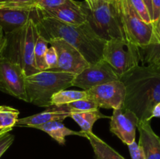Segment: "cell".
I'll list each match as a JSON object with an SVG mask.
<instances>
[{"instance_id": "obj_12", "label": "cell", "mask_w": 160, "mask_h": 159, "mask_svg": "<svg viewBox=\"0 0 160 159\" xmlns=\"http://www.w3.org/2000/svg\"><path fill=\"white\" fill-rule=\"evenodd\" d=\"M38 18L34 3H12L6 7L0 8V26L4 34H9L23 26L30 18Z\"/></svg>"}, {"instance_id": "obj_5", "label": "cell", "mask_w": 160, "mask_h": 159, "mask_svg": "<svg viewBox=\"0 0 160 159\" xmlns=\"http://www.w3.org/2000/svg\"><path fill=\"white\" fill-rule=\"evenodd\" d=\"M74 76L72 73L48 70L26 76L27 102L38 107H50L52 97L60 90L72 87Z\"/></svg>"}, {"instance_id": "obj_25", "label": "cell", "mask_w": 160, "mask_h": 159, "mask_svg": "<svg viewBox=\"0 0 160 159\" xmlns=\"http://www.w3.org/2000/svg\"><path fill=\"white\" fill-rule=\"evenodd\" d=\"M128 3L131 5L134 11L137 12L138 15L146 23H153L151 18L149 12L147 9L146 6L144 3L143 0H128Z\"/></svg>"}, {"instance_id": "obj_31", "label": "cell", "mask_w": 160, "mask_h": 159, "mask_svg": "<svg viewBox=\"0 0 160 159\" xmlns=\"http://www.w3.org/2000/svg\"><path fill=\"white\" fill-rule=\"evenodd\" d=\"M142 65H152L158 67V68H160V51H159L155 55H153L152 57L150 58V59H148V60L144 62Z\"/></svg>"}, {"instance_id": "obj_1", "label": "cell", "mask_w": 160, "mask_h": 159, "mask_svg": "<svg viewBox=\"0 0 160 159\" xmlns=\"http://www.w3.org/2000/svg\"><path fill=\"white\" fill-rule=\"evenodd\" d=\"M120 80L126 87L123 108L132 111L139 122H150L153 109L160 102V68L138 65Z\"/></svg>"}, {"instance_id": "obj_24", "label": "cell", "mask_w": 160, "mask_h": 159, "mask_svg": "<svg viewBox=\"0 0 160 159\" xmlns=\"http://www.w3.org/2000/svg\"><path fill=\"white\" fill-rule=\"evenodd\" d=\"M154 23L155 27H156V32L159 44L156 46H148L144 48H139L141 54V62H142V63L160 51V17L159 20L156 23Z\"/></svg>"}, {"instance_id": "obj_21", "label": "cell", "mask_w": 160, "mask_h": 159, "mask_svg": "<svg viewBox=\"0 0 160 159\" xmlns=\"http://www.w3.org/2000/svg\"><path fill=\"white\" fill-rule=\"evenodd\" d=\"M19 111L9 106H0V132H10L17 124Z\"/></svg>"}, {"instance_id": "obj_28", "label": "cell", "mask_w": 160, "mask_h": 159, "mask_svg": "<svg viewBox=\"0 0 160 159\" xmlns=\"http://www.w3.org/2000/svg\"><path fill=\"white\" fill-rule=\"evenodd\" d=\"M45 63H46L47 65V67H48L47 70H51V69L54 68V67H56V65H57V53H56V49H55L52 46H50L49 48H48V49H47L46 53H45Z\"/></svg>"}, {"instance_id": "obj_3", "label": "cell", "mask_w": 160, "mask_h": 159, "mask_svg": "<svg viewBox=\"0 0 160 159\" xmlns=\"http://www.w3.org/2000/svg\"><path fill=\"white\" fill-rule=\"evenodd\" d=\"M80 4L87 22L100 38L106 41L115 38L127 39L120 0H95L91 7L85 1L80 2Z\"/></svg>"}, {"instance_id": "obj_14", "label": "cell", "mask_w": 160, "mask_h": 159, "mask_svg": "<svg viewBox=\"0 0 160 159\" xmlns=\"http://www.w3.org/2000/svg\"><path fill=\"white\" fill-rule=\"evenodd\" d=\"M38 17H51L70 25L84 24L87 22L84 12L81 7L80 2L68 0L58 7L50 9H36Z\"/></svg>"}, {"instance_id": "obj_30", "label": "cell", "mask_w": 160, "mask_h": 159, "mask_svg": "<svg viewBox=\"0 0 160 159\" xmlns=\"http://www.w3.org/2000/svg\"><path fill=\"white\" fill-rule=\"evenodd\" d=\"M152 21L156 23L160 17V0H152Z\"/></svg>"}, {"instance_id": "obj_20", "label": "cell", "mask_w": 160, "mask_h": 159, "mask_svg": "<svg viewBox=\"0 0 160 159\" xmlns=\"http://www.w3.org/2000/svg\"><path fill=\"white\" fill-rule=\"evenodd\" d=\"M81 99H87L86 90H73L66 89L57 92L52 97L51 104L52 106H59Z\"/></svg>"}, {"instance_id": "obj_33", "label": "cell", "mask_w": 160, "mask_h": 159, "mask_svg": "<svg viewBox=\"0 0 160 159\" xmlns=\"http://www.w3.org/2000/svg\"><path fill=\"white\" fill-rule=\"evenodd\" d=\"M144 3L146 6L147 9H148V12H149L151 18L152 20V15H153V11H152V0H143ZM153 22V21H152Z\"/></svg>"}, {"instance_id": "obj_19", "label": "cell", "mask_w": 160, "mask_h": 159, "mask_svg": "<svg viewBox=\"0 0 160 159\" xmlns=\"http://www.w3.org/2000/svg\"><path fill=\"white\" fill-rule=\"evenodd\" d=\"M70 117L78 123V126L81 127V131L84 132H92V127L94 124L100 118H111L107 115H103L99 109L81 112H73L70 114Z\"/></svg>"}, {"instance_id": "obj_29", "label": "cell", "mask_w": 160, "mask_h": 159, "mask_svg": "<svg viewBox=\"0 0 160 159\" xmlns=\"http://www.w3.org/2000/svg\"><path fill=\"white\" fill-rule=\"evenodd\" d=\"M128 146L131 159H145L143 150L138 143L134 141Z\"/></svg>"}, {"instance_id": "obj_13", "label": "cell", "mask_w": 160, "mask_h": 159, "mask_svg": "<svg viewBox=\"0 0 160 159\" xmlns=\"http://www.w3.org/2000/svg\"><path fill=\"white\" fill-rule=\"evenodd\" d=\"M110 118V131L123 143L129 145L135 141L139 119L132 111L114 109Z\"/></svg>"}, {"instance_id": "obj_11", "label": "cell", "mask_w": 160, "mask_h": 159, "mask_svg": "<svg viewBox=\"0 0 160 159\" xmlns=\"http://www.w3.org/2000/svg\"><path fill=\"white\" fill-rule=\"evenodd\" d=\"M120 79L111 65L102 59L95 63L89 64L81 73L75 75L72 81V87L89 90L96 86Z\"/></svg>"}, {"instance_id": "obj_26", "label": "cell", "mask_w": 160, "mask_h": 159, "mask_svg": "<svg viewBox=\"0 0 160 159\" xmlns=\"http://www.w3.org/2000/svg\"><path fill=\"white\" fill-rule=\"evenodd\" d=\"M68 0H33L36 9H50L64 4Z\"/></svg>"}, {"instance_id": "obj_37", "label": "cell", "mask_w": 160, "mask_h": 159, "mask_svg": "<svg viewBox=\"0 0 160 159\" xmlns=\"http://www.w3.org/2000/svg\"><path fill=\"white\" fill-rule=\"evenodd\" d=\"M95 0H92V5H93V3L95 2ZM91 6H89V7H91Z\"/></svg>"}, {"instance_id": "obj_23", "label": "cell", "mask_w": 160, "mask_h": 159, "mask_svg": "<svg viewBox=\"0 0 160 159\" xmlns=\"http://www.w3.org/2000/svg\"><path fill=\"white\" fill-rule=\"evenodd\" d=\"M48 44L49 43H48V40H46L45 37L39 34L37 41H36L34 50V65L39 71H44V70H47L48 69L46 63H45V56L48 48Z\"/></svg>"}, {"instance_id": "obj_6", "label": "cell", "mask_w": 160, "mask_h": 159, "mask_svg": "<svg viewBox=\"0 0 160 159\" xmlns=\"http://www.w3.org/2000/svg\"><path fill=\"white\" fill-rule=\"evenodd\" d=\"M102 59L121 77L140 65V48L127 39H111L105 44Z\"/></svg>"}, {"instance_id": "obj_27", "label": "cell", "mask_w": 160, "mask_h": 159, "mask_svg": "<svg viewBox=\"0 0 160 159\" xmlns=\"http://www.w3.org/2000/svg\"><path fill=\"white\" fill-rule=\"evenodd\" d=\"M15 137L9 132H0V157L10 147Z\"/></svg>"}, {"instance_id": "obj_10", "label": "cell", "mask_w": 160, "mask_h": 159, "mask_svg": "<svg viewBox=\"0 0 160 159\" xmlns=\"http://www.w3.org/2000/svg\"><path fill=\"white\" fill-rule=\"evenodd\" d=\"M87 91V99L93 101L98 108H123L126 98V87L120 80L96 86Z\"/></svg>"}, {"instance_id": "obj_34", "label": "cell", "mask_w": 160, "mask_h": 159, "mask_svg": "<svg viewBox=\"0 0 160 159\" xmlns=\"http://www.w3.org/2000/svg\"><path fill=\"white\" fill-rule=\"evenodd\" d=\"M7 2L19 3V4H25V3H33V0H3Z\"/></svg>"}, {"instance_id": "obj_32", "label": "cell", "mask_w": 160, "mask_h": 159, "mask_svg": "<svg viewBox=\"0 0 160 159\" xmlns=\"http://www.w3.org/2000/svg\"><path fill=\"white\" fill-rule=\"evenodd\" d=\"M5 41H6V37H5V34L3 32L2 29L0 26V56H1L2 51L3 48L5 45Z\"/></svg>"}, {"instance_id": "obj_15", "label": "cell", "mask_w": 160, "mask_h": 159, "mask_svg": "<svg viewBox=\"0 0 160 159\" xmlns=\"http://www.w3.org/2000/svg\"><path fill=\"white\" fill-rule=\"evenodd\" d=\"M139 143L145 159H160V137L152 128L149 121L139 122Z\"/></svg>"}, {"instance_id": "obj_35", "label": "cell", "mask_w": 160, "mask_h": 159, "mask_svg": "<svg viewBox=\"0 0 160 159\" xmlns=\"http://www.w3.org/2000/svg\"><path fill=\"white\" fill-rule=\"evenodd\" d=\"M12 4V2H5L3 0H0V8L6 7V6H9Z\"/></svg>"}, {"instance_id": "obj_36", "label": "cell", "mask_w": 160, "mask_h": 159, "mask_svg": "<svg viewBox=\"0 0 160 159\" xmlns=\"http://www.w3.org/2000/svg\"><path fill=\"white\" fill-rule=\"evenodd\" d=\"M85 2H87V4L88 5V6H91L92 4V0H85Z\"/></svg>"}, {"instance_id": "obj_18", "label": "cell", "mask_w": 160, "mask_h": 159, "mask_svg": "<svg viewBox=\"0 0 160 159\" xmlns=\"http://www.w3.org/2000/svg\"><path fill=\"white\" fill-rule=\"evenodd\" d=\"M86 138L90 142L96 159H125L93 132H86Z\"/></svg>"}, {"instance_id": "obj_2", "label": "cell", "mask_w": 160, "mask_h": 159, "mask_svg": "<svg viewBox=\"0 0 160 159\" xmlns=\"http://www.w3.org/2000/svg\"><path fill=\"white\" fill-rule=\"evenodd\" d=\"M40 35L48 41L63 39L83 55L89 64L102 59L106 41L100 38L88 22L81 25H70L51 17H38L36 20Z\"/></svg>"}, {"instance_id": "obj_17", "label": "cell", "mask_w": 160, "mask_h": 159, "mask_svg": "<svg viewBox=\"0 0 160 159\" xmlns=\"http://www.w3.org/2000/svg\"><path fill=\"white\" fill-rule=\"evenodd\" d=\"M34 129H39L46 132L48 136L56 140L59 144L64 145L66 143V137L67 136H79L85 137L86 132L82 131H73L66 127L62 121H52L43 125H39L34 127Z\"/></svg>"}, {"instance_id": "obj_22", "label": "cell", "mask_w": 160, "mask_h": 159, "mask_svg": "<svg viewBox=\"0 0 160 159\" xmlns=\"http://www.w3.org/2000/svg\"><path fill=\"white\" fill-rule=\"evenodd\" d=\"M52 107L58 109V110L68 112L69 114L73 113V112H81L99 109L96 103L89 99L78 100V101H74L73 102L68 103V104H62V105L59 106H52Z\"/></svg>"}, {"instance_id": "obj_7", "label": "cell", "mask_w": 160, "mask_h": 159, "mask_svg": "<svg viewBox=\"0 0 160 159\" xmlns=\"http://www.w3.org/2000/svg\"><path fill=\"white\" fill-rule=\"evenodd\" d=\"M122 22L127 39L140 48L159 44L153 23L144 21L133 9L128 0H120Z\"/></svg>"}, {"instance_id": "obj_16", "label": "cell", "mask_w": 160, "mask_h": 159, "mask_svg": "<svg viewBox=\"0 0 160 159\" xmlns=\"http://www.w3.org/2000/svg\"><path fill=\"white\" fill-rule=\"evenodd\" d=\"M70 117L68 112L58 110L52 106L47 108L46 110L41 113L31 116L24 117V118H18L16 126H28V127L34 128L39 125H43L47 123L52 121H63L66 118Z\"/></svg>"}, {"instance_id": "obj_8", "label": "cell", "mask_w": 160, "mask_h": 159, "mask_svg": "<svg viewBox=\"0 0 160 159\" xmlns=\"http://www.w3.org/2000/svg\"><path fill=\"white\" fill-rule=\"evenodd\" d=\"M25 78L19 64L0 56V91L27 102Z\"/></svg>"}, {"instance_id": "obj_4", "label": "cell", "mask_w": 160, "mask_h": 159, "mask_svg": "<svg viewBox=\"0 0 160 159\" xmlns=\"http://www.w3.org/2000/svg\"><path fill=\"white\" fill-rule=\"evenodd\" d=\"M37 19L31 17L19 29L5 34L6 41L1 56L19 64L26 76L38 73L34 65V50L39 35Z\"/></svg>"}, {"instance_id": "obj_38", "label": "cell", "mask_w": 160, "mask_h": 159, "mask_svg": "<svg viewBox=\"0 0 160 159\" xmlns=\"http://www.w3.org/2000/svg\"><path fill=\"white\" fill-rule=\"evenodd\" d=\"M106 1H110V0H106Z\"/></svg>"}, {"instance_id": "obj_9", "label": "cell", "mask_w": 160, "mask_h": 159, "mask_svg": "<svg viewBox=\"0 0 160 159\" xmlns=\"http://www.w3.org/2000/svg\"><path fill=\"white\" fill-rule=\"evenodd\" d=\"M48 43L57 53V65L48 71L63 72L77 75L89 65L83 55L63 39L52 38Z\"/></svg>"}]
</instances>
